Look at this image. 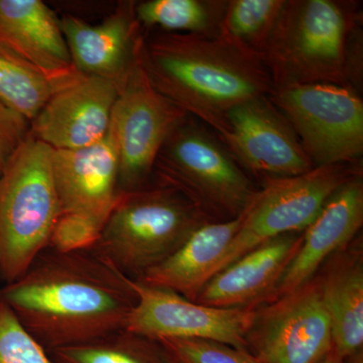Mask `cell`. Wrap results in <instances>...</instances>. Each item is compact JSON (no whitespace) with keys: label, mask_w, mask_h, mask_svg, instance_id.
<instances>
[{"label":"cell","mask_w":363,"mask_h":363,"mask_svg":"<svg viewBox=\"0 0 363 363\" xmlns=\"http://www.w3.org/2000/svg\"><path fill=\"white\" fill-rule=\"evenodd\" d=\"M187 116L152 85L138 60L119 87L111 116L119 154V193L152 181L160 150Z\"/></svg>","instance_id":"10"},{"label":"cell","mask_w":363,"mask_h":363,"mask_svg":"<svg viewBox=\"0 0 363 363\" xmlns=\"http://www.w3.org/2000/svg\"><path fill=\"white\" fill-rule=\"evenodd\" d=\"M344 363H363V348L343 358Z\"/></svg>","instance_id":"30"},{"label":"cell","mask_w":363,"mask_h":363,"mask_svg":"<svg viewBox=\"0 0 363 363\" xmlns=\"http://www.w3.org/2000/svg\"><path fill=\"white\" fill-rule=\"evenodd\" d=\"M0 363H54L0 297Z\"/></svg>","instance_id":"26"},{"label":"cell","mask_w":363,"mask_h":363,"mask_svg":"<svg viewBox=\"0 0 363 363\" xmlns=\"http://www.w3.org/2000/svg\"><path fill=\"white\" fill-rule=\"evenodd\" d=\"M0 297L47 351L125 329L138 301L131 279L93 248L69 253L47 248Z\"/></svg>","instance_id":"1"},{"label":"cell","mask_w":363,"mask_h":363,"mask_svg":"<svg viewBox=\"0 0 363 363\" xmlns=\"http://www.w3.org/2000/svg\"><path fill=\"white\" fill-rule=\"evenodd\" d=\"M30 123L0 101V174L30 133Z\"/></svg>","instance_id":"28"},{"label":"cell","mask_w":363,"mask_h":363,"mask_svg":"<svg viewBox=\"0 0 363 363\" xmlns=\"http://www.w3.org/2000/svg\"><path fill=\"white\" fill-rule=\"evenodd\" d=\"M362 171L359 162L324 164L302 175L262 180L215 274L267 240L304 233L327 199Z\"/></svg>","instance_id":"7"},{"label":"cell","mask_w":363,"mask_h":363,"mask_svg":"<svg viewBox=\"0 0 363 363\" xmlns=\"http://www.w3.org/2000/svg\"><path fill=\"white\" fill-rule=\"evenodd\" d=\"M105 220L80 212L62 213L52 229L49 247L58 252L92 250L101 235Z\"/></svg>","instance_id":"27"},{"label":"cell","mask_w":363,"mask_h":363,"mask_svg":"<svg viewBox=\"0 0 363 363\" xmlns=\"http://www.w3.org/2000/svg\"><path fill=\"white\" fill-rule=\"evenodd\" d=\"M218 138L241 168L262 180L302 175L315 167L269 96L233 108Z\"/></svg>","instance_id":"12"},{"label":"cell","mask_w":363,"mask_h":363,"mask_svg":"<svg viewBox=\"0 0 363 363\" xmlns=\"http://www.w3.org/2000/svg\"><path fill=\"white\" fill-rule=\"evenodd\" d=\"M0 42L57 84H68L81 74L59 18L40 0H0Z\"/></svg>","instance_id":"18"},{"label":"cell","mask_w":363,"mask_h":363,"mask_svg":"<svg viewBox=\"0 0 363 363\" xmlns=\"http://www.w3.org/2000/svg\"><path fill=\"white\" fill-rule=\"evenodd\" d=\"M362 247L358 235L315 274L330 317L333 348L342 358L363 348Z\"/></svg>","instance_id":"19"},{"label":"cell","mask_w":363,"mask_h":363,"mask_svg":"<svg viewBox=\"0 0 363 363\" xmlns=\"http://www.w3.org/2000/svg\"><path fill=\"white\" fill-rule=\"evenodd\" d=\"M138 60L162 96L217 138L225 133L229 112L274 89L259 57L219 35L145 33Z\"/></svg>","instance_id":"2"},{"label":"cell","mask_w":363,"mask_h":363,"mask_svg":"<svg viewBox=\"0 0 363 363\" xmlns=\"http://www.w3.org/2000/svg\"><path fill=\"white\" fill-rule=\"evenodd\" d=\"M152 180L180 191L212 221L241 216L259 191L217 135L189 116L162 145Z\"/></svg>","instance_id":"6"},{"label":"cell","mask_w":363,"mask_h":363,"mask_svg":"<svg viewBox=\"0 0 363 363\" xmlns=\"http://www.w3.org/2000/svg\"><path fill=\"white\" fill-rule=\"evenodd\" d=\"M157 341L171 363H264L248 350L217 341L181 338Z\"/></svg>","instance_id":"25"},{"label":"cell","mask_w":363,"mask_h":363,"mask_svg":"<svg viewBox=\"0 0 363 363\" xmlns=\"http://www.w3.org/2000/svg\"><path fill=\"white\" fill-rule=\"evenodd\" d=\"M226 4L224 0H147L135 4V13L147 30L217 35Z\"/></svg>","instance_id":"21"},{"label":"cell","mask_w":363,"mask_h":363,"mask_svg":"<svg viewBox=\"0 0 363 363\" xmlns=\"http://www.w3.org/2000/svg\"><path fill=\"white\" fill-rule=\"evenodd\" d=\"M52 175L62 211L106 221L119 196V154L111 126L99 142L76 150H52Z\"/></svg>","instance_id":"16"},{"label":"cell","mask_w":363,"mask_h":363,"mask_svg":"<svg viewBox=\"0 0 363 363\" xmlns=\"http://www.w3.org/2000/svg\"><path fill=\"white\" fill-rule=\"evenodd\" d=\"M210 221L187 196L152 180L138 190L119 193L93 250L124 276L140 279Z\"/></svg>","instance_id":"4"},{"label":"cell","mask_w":363,"mask_h":363,"mask_svg":"<svg viewBox=\"0 0 363 363\" xmlns=\"http://www.w3.org/2000/svg\"><path fill=\"white\" fill-rule=\"evenodd\" d=\"M245 341L264 363L321 362L333 348V336L316 277L253 308Z\"/></svg>","instance_id":"9"},{"label":"cell","mask_w":363,"mask_h":363,"mask_svg":"<svg viewBox=\"0 0 363 363\" xmlns=\"http://www.w3.org/2000/svg\"><path fill=\"white\" fill-rule=\"evenodd\" d=\"M48 353L54 363H171L159 341L126 329Z\"/></svg>","instance_id":"22"},{"label":"cell","mask_w":363,"mask_h":363,"mask_svg":"<svg viewBox=\"0 0 363 363\" xmlns=\"http://www.w3.org/2000/svg\"><path fill=\"white\" fill-rule=\"evenodd\" d=\"M269 99L295 131L315 167L362 160L363 101L355 88L295 85L272 90Z\"/></svg>","instance_id":"8"},{"label":"cell","mask_w":363,"mask_h":363,"mask_svg":"<svg viewBox=\"0 0 363 363\" xmlns=\"http://www.w3.org/2000/svg\"><path fill=\"white\" fill-rule=\"evenodd\" d=\"M285 4L286 0L227 1L217 35L259 57Z\"/></svg>","instance_id":"24"},{"label":"cell","mask_w":363,"mask_h":363,"mask_svg":"<svg viewBox=\"0 0 363 363\" xmlns=\"http://www.w3.org/2000/svg\"><path fill=\"white\" fill-rule=\"evenodd\" d=\"M52 157V147L28 133L0 174V277L6 285L47 250L63 213Z\"/></svg>","instance_id":"5"},{"label":"cell","mask_w":363,"mask_h":363,"mask_svg":"<svg viewBox=\"0 0 363 363\" xmlns=\"http://www.w3.org/2000/svg\"><path fill=\"white\" fill-rule=\"evenodd\" d=\"M319 363H344V362L343 358L334 350V348H332V350L329 351L328 354Z\"/></svg>","instance_id":"29"},{"label":"cell","mask_w":363,"mask_h":363,"mask_svg":"<svg viewBox=\"0 0 363 363\" xmlns=\"http://www.w3.org/2000/svg\"><path fill=\"white\" fill-rule=\"evenodd\" d=\"M360 16L351 1L286 0L259 55L274 89L316 83L355 88Z\"/></svg>","instance_id":"3"},{"label":"cell","mask_w":363,"mask_h":363,"mask_svg":"<svg viewBox=\"0 0 363 363\" xmlns=\"http://www.w3.org/2000/svg\"><path fill=\"white\" fill-rule=\"evenodd\" d=\"M136 304L125 329L155 339H204L247 350L245 335L253 309L210 307L131 279Z\"/></svg>","instance_id":"11"},{"label":"cell","mask_w":363,"mask_h":363,"mask_svg":"<svg viewBox=\"0 0 363 363\" xmlns=\"http://www.w3.org/2000/svg\"><path fill=\"white\" fill-rule=\"evenodd\" d=\"M63 86L52 82L0 42V101L11 111L30 123Z\"/></svg>","instance_id":"23"},{"label":"cell","mask_w":363,"mask_h":363,"mask_svg":"<svg viewBox=\"0 0 363 363\" xmlns=\"http://www.w3.org/2000/svg\"><path fill=\"white\" fill-rule=\"evenodd\" d=\"M118 86L80 74L57 90L30 121V133L52 150H76L99 142L111 128Z\"/></svg>","instance_id":"13"},{"label":"cell","mask_w":363,"mask_h":363,"mask_svg":"<svg viewBox=\"0 0 363 363\" xmlns=\"http://www.w3.org/2000/svg\"><path fill=\"white\" fill-rule=\"evenodd\" d=\"M59 23L76 70L121 87L138 62L143 38L135 2H123L99 25L72 16H62Z\"/></svg>","instance_id":"15"},{"label":"cell","mask_w":363,"mask_h":363,"mask_svg":"<svg viewBox=\"0 0 363 363\" xmlns=\"http://www.w3.org/2000/svg\"><path fill=\"white\" fill-rule=\"evenodd\" d=\"M241 220L242 215L231 220L203 224L171 257L145 272L138 281L195 302L203 286L213 277Z\"/></svg>","instance_id":"20"},{"label":"cell","mask_w":363,"mask_h":363,"mask_svg":"<svg viewBox=\"0 0 363 363\" xmlns=\"http://www.w3.org/2000/svg\"><path fill=\"white\" fill-rule=\"evenodd\" d=\"M302 240L303 233H290L253 248L215 274L195 302L226 309H253L271 302Z\"/></svg>","instance_id":"14"},{"label":"cell","mask_w":363,"mask_h":363,"mask_svg":"<svg viewBox=\"0 0 363 363\" xmlns=\"http://www.w3.org/2000/svg\"><path fill=\"white\" fill-rule=\"evenodd\" d=\"M362 225V171L327 199L316 218L303 233L302 245L279 281L274 298L311 279L327 259L347 247L359 235Z\"/></svg>","instance_id":"17"}]
</instances>
